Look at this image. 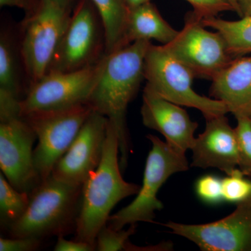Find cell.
<instances>
[{
	"instance_id": "1",
	"label": "cell",
	"mask_w": 251,
	"mask_h": 251,
	"mask_svg": "<svg viewBox=\"0 0 251 251\" xmlns=\"http://www.w3.org/2000/svg\"><path fill=\"white\" fill-rule=\"evenodd\" d=\"M151 44L135 41L106 54L103 72L89 99L93 110L108 117L116 128L122 171L126 168L130 152L127 108L145 79L144 63Z\"/></svg>"
},
{
	"instance_id": "2",
	"label": "cell",
	"mask_w": 251,
	"mask_h": 251,
	"mask_svg": "<svg viewBox=\"0 0 251 251\" xmlns=\"http://www.w3.org/2000/svg\"><path fill=\"white\" fill-rule=\"evenodd\" d=\"M119 154L116 128L108 120L101 161L82 185L75 240L96 246L97 235L107 225L112 209L140 191V185L127 182L122 177Z\"/></svg>"
},
{
	"instance_id": "3",
	"label": "cell",
	"mask_w": 251,
	"mask_h": 251,
	"mask_svg": "<svg viewBox=\"0 0 251 251\" xmlns=\"http://www.w3.org/2000/svg\"><path fill=\"white\" fill-rule=\"evenodd\" d=\"M82 186L62 182L52 175L29 193L27 210L8 227L10 237L46 238L75 232Z\"/></svg>"
},
{
	"instance_id": "4",
	"label": "cell",
	"mask_w": 251,
	"mask_h": 251,
	"mask_svg": "<svg viewBox=\"0 0 251 251\" xmlns=\"http://www.w3.org/2000/svg\"><path fill=\"white\" fill-rule=\"evenodd\" d=\"M144 77L145 90L176 105L197 109L206 120L229 113L223 102L193 90V73L163 45L150 44L144 63Z\"/></svg>"
},
{
	"instance_id": "5",
	"label": "cell",
	"mask_w": 251,
	"mask_h": 251,
	"mask_svg": "<svg viewBox=\"0 0 251 251\" xmlns=\"http://www.w3.org/2000/svg\"><path fill=\"white\" fill-rule=\"evenodd\" d=\"M147 138L152 147L147 158L143 185L134 201L110 215L107 223L109 227L116 230L127 225L154 222L156 211L163 208V202L157 197L162 186L172 175L189 168L185 154L178 153L155 135L150 134Z\"/></svg>"
},
{
	"instance_id": "6",
	"label": "cell",
	"mask_w": 251,
	"mask_h": 251,
	"mask_svg": "<svg viewBox=\"0 0 251 251\" xmlns=\"http://www.w3.org/2000/svg\"><path fill=\"white\" fill-rule=\"evenodd\" d=\"M72 13L51 0H41L37 9L23 20L20 50L29 86L49 72Z\"/></svg>"
},
{
	"instance_id": "7",
	"label": "cell",
	"mask_w": 251,
	"mask_h": 251,
	"mask_svg": "<svg viewBox=\"0 0 251 251\" xmlns=\"http://www.w3.org/2000/svg\"><path fill=\"white\" fill-rule=\"evenodd\" d=\"M105 57L106 54L97 64L75 72H48L28 87L20 102L21 116L88 104L91 94L103 72Z\"/></svg>"
},
{
	"instance_id": "8",
	"label": "cell",
	"mask_w": 251,
	"mask_h": 251,
	"mask_svg": "<svg viewBox=\"0 0 251 251\" xmlns=\"http://www.w3.org/2000/svg\"><path fill=\"white\" fill-rule=\"evenodd\" d=\"M105 54V30L100 16L90 0H80L48 72L80 70L97 64Z\"/></svg>"
},
{
	"instance_id": "9",
	"label": "cell",
	"mask_w": 251,
	"mask_h": 251,
	"mask_svg": "<svg viewBox=\"0 0 251 251\" xmlns=\"http://www.w3.org/2000/svg\"><path fill=\"white\" fill-rule=\"evenodd\" d=\"M93 109L82 104L66 110L33 112L24 117L35 133L34 167L41 181L49 178L68 151Z\"/></svg>"
},
{
	"instance_id": "10",
	"label": "cell",
	"mask_w": 251,
	"mask_h": 251,
	"mask_svg": "<svg viewBox=\"0 0 251 251\" xmlns=\"http://www.w3.org/2000/svg\"><path fill=\"white\" fill-rule=\"evenodd\" d=\"M201 21L194 13H188L184 28L163 46L195 77L212 80L234 58L222 36L206 29Z\"/></svg>"
},
{
	"instance_id": "11",
	"label": "cell",
	"mask_w": 251,
	"mask_h": 251,
	"mask_svg": "<svg viewBox=\"0 0 251 251\" xmlns=\"http://www.w3.org/2000/svg\"><path fill=\"white\" fill-rule=\"evenodd\" d=\"M36 137L24 117L0 121V168L18 191L29 193L41 183L33 159Z\"/></svg>"
},
{
	"instance_id": "12",
	"label": "cell",
	"mask_w": 251,
	"mask_h": 251,
	"mask_svg": "<svg viewBox=\"0 0 251 251\" xmlns=\"http://www.w3.org/2000/svg\"><path fill=\"white\" fill-rule=\"evenodd\" d=\"M172 233L186 238L203 251H251V206L240 202L224 219L206 224L169 221Z\"/></svg>"
},
{
	"instance_id": "13",
	"label": "cell",
	"mask_w": 251,
	"mask_h": 251,
	"mask_svg": "<svg viewBox=\"0 0 251 251\" xmlns=\"http://www.w3.org/2000/svg\"><path fill=\"white\" fill-rule=\"evenodd\" d=\"M108 125V117L94 110L91 112L51 175L62 182L82 186L101 161Z\"/></svg>"
},
{
	"instance_id": "14",
	"label": "cell",
	"mask_w": 251,
	"mask_h": 251,
	"mask_svg": "<svg viewBox=\"0 0 251 251\" xmlns=\"http://www.w3.org/2000/svg\"><path fill=\"white\" fill-rule=\"evenodd\" d=\"M141 116L143 125L161 133L178 153L185 154L192 148L198 124L191 120L181 105L144 89Z\"/></svg>"
},
{
	"instance_id": "15",
	"label": "cell",
	"mask_w": 251,
	"mask_h": 251,
	"mask_svg": "<svg viewBox=\"0 0 251 251\" xmlns=\"http://www.w3.org/2000/svg\"><path fill=\"white\" fill-rule=\"evenodd\" d=\"M191 150L192 167L215 168L229 175L239 163L235 130L226 115L206 120L205 129L196 138Z\"/></svg>"
},
{
	"instance_id": "16",
	"label": "cell",
	"mask_w": 251,
	"mask_h": 251,
	"mask_svg": "<svg viewBox=\"0 0 251 251\" xmlns=\"http://www.w3.org/2000/svg\"><path fill=\"white\" fill-rule=\"evenodd\" d=\"M211 81V98L223 102L234 117L251 118V55L234 58Z\"/></svg>"
},
{
	"instance_id": "17",
	"label": "cell",
	"mask_w": 251,
	"mask_h": 251,
	"mask_svg": "<svg viewBox=\"0 0 251 251\" xmlns=\"http://www.w3.org/2000/svg\"><path fill=\"white\" fill-rule=\"evenodd\" d=\"M179 32L150 1L129 10L123 45L125 47L135 41L151 40L167 45L174 40Z\"/></svg>"
},
{
	"instance_id": "18",
	"label": "cell",
	"mask_w": 251,
	"mask_h": 251,
	"mask_svg": "<svg viewBox=\"0 0 251 251\" xmlns=\"http://www.w3.org/2000/svg\"><path fill=\"white\" fill-rule=\"evenodd\" d=\"M100 16L105 30V54L124 47L129 8L125 0H90Z\"/></svg>"
},
{
	"instance_id": "19",
	"label": "cell",
	"mask_w": 251,
	"mask_h": 251,
	"mask_svg": "<svg viewBox=\"0 0 251 251\" xmlns=\"http://www.w3.org/2000/svg\"><path fill=\"white\" fill-rule=\"evenodd\" d=\"M201 22L204 27L215 29L222 36L233 58L251 54V14L237 21H226L214 16L203 18Z\"/></svg>"
},
{
	"instance_id": "20",
	"label": "cell",
	"mask_w": 251,
	"mask_h": 251,
	"mask_svg": "<svg viewBox=\"0 0 251 251\" xmlns=\"http://www.w3.org/2000/svg\"><path fill=\"white\" fill-rule=\"evenodd\" d=\"M21 64H23V61L20 46L17 47L14 38L9 32L1 31L0 36V92L22 100Z\"/></svg>"
},
{
	"instance_id": "21",
	"label": "cell",
	"mask_w": 251,
	"mask_h": 251,
	"mask_svg": "<svg viewBox=\"0 0 251 251\" xmlns=\"http://www.w3.org/2000/svg\"><path fill=\"white\" fill-rule=\"evenodd\" d=\"M29 193L21 192L12 186L3 173H0V217L1 226L7 229L27 210Z\"/></svg>"
},
{
	"instance_id": "22",
	"label": "cell",
	"mask_w": 251,
	"mask_h": 251,
	"mask_svg": "<svg viewBox=\"0 0 251 251\" xmlns=\"http://www.w3.org/2000/svg\"><path fill=\"white\" fill-rule=\"evenodd\" d=\"M137 224L130 225L127 229L116 230L105 225L96 239V249L99 251H128L129 237L136 232Z\"/></svg>"
},
{
	"instance_id": "23",
	"label": "cell",
	"mask_w": 251,
	"mask_h": 251,
	"mask_svg": "<svg viewBox=\"0 0 251 251\" xmlns=\"http://www.w3.org/2000/svg\"><path fill=\"white\" fill-rule=\"evenodd\" d=\"M237 126L234 128L237 136L239 167L246 176H251V118L235 117Z\"/></svg>"
},
{
	"instance_id": "24",
	"label": "cell",
	"mask_w": 251,
	"mask_h": 251,
	"mask_svg": "<svg viewBox=\"0 0 251 251\" xmlns=\"http://www.w3.org/2000/svg\"><path fill=\"white\" fill-rule=\"evenodd\" d=\"M251 194V180L246 178L239 168L223 179L224 201L238 203L246 201Z\"/></svg>"
},
{
	"instance_id": "25",
	"label": "cell",
	"mask_w": 251,
	"mask_h": 251,
	"mask_svg": "<svg viewBox=\"0 0 251 251\" xmlns=\"http://www.w3.org/2000/svg\"><path fill=\"white\" fill-rule=\"evenodd\" d=\"M196 192L204 202L216 204L224 201L223 179L214 175H206L197 181Z\"/></svg>"
},
{
	"instance_id": "26",
	"label": "cell",
	"mask_w": 251,
	"mask_h": 251,
	"mask_svg": "<svg viewBox=\"0 0 251 251\" xmlns=\"http://www.w3.org/2000/svg\"><path fill=\"white\" fill-rule=\"evenodd\" d=\"M193 8V12L203 18L217 16L224 11H234L233 6L227 0H186Z\"/></svg>"
},
{
	"instance_id": "27",
	"label": "cell",
	"mask_w": 251,
	"mask_h": 251,
	"mask_svg": "<svg viewBox=\"0 0 251 251\" xmlns=\"http://www.w3.org/2000/svg\"><path fill=\"white\" fill-rule=\"evenodd\" d=\"M43 240L34 238H0L1 251H34L38 250Z\"/></svg>"
},
{
	"instance_id": "28",
	"label": "cell",
	"mask_w": 251,
	"mask_h": 251,
	"mask_svg": "<svg viewBox=\"0 0 251 251\" xmlns=\"http://www.w3.org/2000/svg\"><path fill=\"white\" fill-rule=\"evenodd\" d=\"M96 246L87 243L75 240H67L64 236L57 237V242L54 247V251H93Z\"/></svg>"
},
{
	"instance_id": "29",
	"label": "cell",
	"mask_w": 251,
	"mask_h": 251,
	"mask_svg": "<svg viewBox=\"0 0 251 251\" xmlns=\"http://www.w3.org/2000/svg\"><path fill=\"white\" fill-rule=\"evenodd\" d=\"M41 0H0V6H14L24 10L26 15L34 13L39 7Z\"/></svg>"
},
{
	"instance_id": "30",
	"label": "cell",
	"mask_w": 251,
	"mask_h": 251,
	"mask_svg": "<svg viewBox=\"0 0 251 251\" xmlns=\"http://www.w3.org/2000/svg\"><path fill=\"white\" fill-rule=\"evenodd\" d=\"M242 16L251 14V0H238Z\"/></svg>"
},
{
	"instance_id": "31",
	"label": "cell",
	"mask_w": 251,
	"mask_h": 251,
	"mask_svg": "<svg viewBox=\"0 0 251 251\" xmlns=\"http://www.w3.org/2000/svg\"><path fill=\"white\" fill-rule=\"evenodd\" d=\"M126 4L128 7L130 9L139 6L140 5L145 4V3L150 2L151 0H125Z\"/></svg>"
},
{
	"instance_id": "32",
	"label": "cell",
	"mask_w": 251,
	"mask_h": 251,
	"mask_svg": "<svg viewBox=\"0 0 251 251\" xmlns=\"http://www.w3.org/2000/svg\"><path fill=\"white\" fill-rule=\"evenodd\" d=\"M54 3L59 5L61 7L64 9L72 10L73 1L74 0H51Z\"/></svg>"
},
{
	"instance_id": "33",
	"label": "cell",
	"mask_w": 251,
	"mask_h": 251,
	"mask_svg": "<svg viewBox=\"0 0 251 251\" xmlns=\"http://www.w3.org/2000/svg\"><path fill=\"white\" fill-rule=\"evenodd\" d=\"M227 1H228L230 3V4L233 6L234 11H235L236 13H237L238 15H239L241 17V16H242V14H241L240 7H239V1H238V0H227Z\"/></svg>"
},
{
	"instance_id": "34",
	"label": "cell",
	"mask_w": 251,
	"mask_h": 251,
	"mask_svg": "<svg viewBox=\"0 0 251 251\" xmlns=\"http://www.w3.org/2000/svg\"><path fill=\"white\" fill-rule=\"evenodd\" d=\"M242 202L244 203V204H248V205L251 206V196L246 200V201H243Z\"/></svg>"
}]
</instances>
